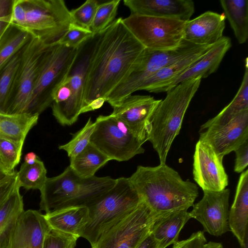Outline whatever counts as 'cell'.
<instances>
[{
  "label": "cell",
  "instance_id": "1",
  "mask_svg": "<svg viewBox=\"0 0 248 248\" xmlns=\"http://www.w3.org/2000/svg\"><path fill=\"white\" fill-rule=\"evenodd\" d=\"M122 19H115L99 33L87 75L82 109L97 99L104 98L106 102L145 48Z\"/></svg>",
  "mask_w": 248,
  "mask_h": 248
},
{
  "label": "cell",
  "instance_id": "2",
  "mask_svg": "<svg viewBox=\"0 0 248 248\" xmlns=\"http://www.w3.org/2000/svg\"><path fill=\"white\" fill-rule=\"evenodd\" d=\"M128 178L141 201L159 215L187 210L199 195L196 184L184 180L166 164L155 167L139 165Z\"/></svg>",
  "mask_w": 248,
  "mask_h": 248
},
{
  "label": "cell",
  "instance_id": "3",
  "mask_svg": "<svg viewBox=\"0 0 248 248\" xmlns=\"http://www.w3.org/2000/svg\"><path fill=\"white\" fill-rule=\"evenodd\" d=\"M201 78L183 82L166 92L149 122L148 140L157 153L160 164H166L169 151L179 134L184 116L197 92Z\"/></svg>",
  "mask_w": 248,
  "mask_h": 248
},
{
  "label": "cell",
  "instance_id": "4",
  "mask_svg": "<svg viewBox=\"0 0 248 248\" xmlns=\"http://www.w3.org/2000/svg\"><path fill=\"white\" fill-rule=\"evenodd\" d=\"M109 176L83 178L69 166L60 174L48 178L40 191V210L45 213L74 206H87L111 188Z\"/></svg>",
  "mask_w": 248,
  "mask_h": 248
},
{
  "label": "cell",
  "instance_id": "5",
  "mask_svg": "<svg viewBox=\"0 0 248 248\" xmlns=\"http://www.w3.org/2000/svg\"><path fill=\"white\" fill-rule=\"evenodd\" d=\"M141 202L128 178L116 179L111 188L87 206L90 220L81 237L93 246L104 232L134 210Z\"/></svg>",
  "mask_w": 248,
  "mask_h": 248
},
{
  "label": "cell",
  "instance_id": "6",
  "mask_svg": "<svg viewBox=\"0 0 248 248\" xmlns=\"http://www.w3.org/2000/svg\"><path fill=\"white\" fill-rule=\"evenodd\" d=\"M78 49L58 42L47 46L41 59L29 114L39 115L51 106L53 95L65 82Z\"/></svg>",
  "mask_w": 248,
  "mask_h": 248
},
{
  "label": "cell",
  "instance_id": "7",
  "mask_svg": "<svg viewBox=\"0 0 248 248\" xmlns=\"http://www.w3.org/2000/svg\"><path fill=\"white\" fill-rule=\"evenodd\" d=\"M209 46H199L183 39L177 47L166 50L144 48L129 74L108 95L107 102L112 107L132 93L139 91L141 85L162 68Z\"/></svg>",
  "mask_w": 248,
  "mask_h": 248
},
{
  "label": "cell",
  "instance_id": "8",
  "mask_svg": "<svg viewBox=\"0 0 248 248\" xmlns=\"http://www.w3.org/2000/svg\"><path fill=\"white\" fill-rule=\"evenodd\" d=\"M94 123L90 142L110 160L128 161L144 152V142L116 117L111 114L99 115Z\"/></svg>",
  "mask_w": 248,
  "mask_h": 248
},
{
  "label": "cell",
  "instance_id": "9",
  "mask_svg": "<svg viewBox=\"0 0 248 248\" xmlns=\"http://www.w3.org/2000/svg\"><path fill=\"white\" fill-rule=\"evenodd\" d=\"M25 30L46 45L58 42L68 30L70 11L62 0H22Z\"/></svg>",
  "mask_w": 248,
  "mask_h": 248
},
{
  "label": "cell",
  "instance_id": "10",
  "mask_svg": "<svg viewBox=\"0 0 248 248\" xmlns=\"http://www.w3.org/2000/svg\"><path fill=\"white\" fill-rule=\"evenodd\" d=\"M122 20L145 48L155 50L172 49L178 46L183 40L186 21L131 14Z\"/></svg>",
  "mask_w": 248,
  "mask_h": 248
},
{
  "label": "cell",
  "instance_id": "11",
  "mask_svg": "<svg viewBox=\"0 0 248 248\" xmlns=\"http://www.w3.org/2000/svg\"><path fill=\"white\" fill-rule=\"evenodd\" d=\"M47 45L32 36L22 48L6 113L29 114L41 59Z\"/></svg>",
  "mask_w": 248,
  "mask_h": 248
},
{
  "label": "cell",
  "instance_id": "12",
  "mask_svg": "<svg viewBox=\"0 0 248 248\" xmlns=\"http://www.w3.org/2000/svg\"><path fill=\"white\" fill-rule=\"evenodd\" d=\"M162 215L153 212L141 201L134 210L104 232L92 248H135Z\"/></svg>",
  "mask_w": 248,
  "mask_h": 248
},
{
  "label": "cell",
  "instance_id": "13",
  "mask_svg": "<svg viewBox=\"0 0 248 248\" xmlns=\"http://www.w3.org/2000/svg\"><path fill=\"white\" fill-rule=\"evenodd\" d=\"M99 35V33L93 35L78 47L77 56L66 78L71 96L62 108L52 109L53 115L62 126L72 125L81 114L87 75Z\"/></svg>",
  "mask_w": 248,
  "mask_h": 248
},
{
  "label": "cell",
  "instance_id": "14",
  "mask_svg": "<svg viewBox=\"0 0 248 248\" xmlns=\"http://www.w3.org/2000/svg\"><path fill=\"white\" fill-rule=\"evenodd\" d=\"M230 190L204 191L202 198L194 204L189 212L191 218L202 225L203 231L220 236L230 231L228 224Z\"/></svg>",
  "mask_w": 248,
  "mask_h": 248
},
{
  "label": "cell",
  "instance_id": "15",
  "mask_svg": "<svg viewBox=\"0 0 248 248\" xmlns=\"http://www.w3.org/2000/svg\"><path fill=\"white\" fill-rule=\"evenodd\" d=\"M223 158L206 143L199 140L196 143L193 175L203 191H219L228 185V176L223 165Z\"/></svg>",
  "mask_w": 248,
  "mask_h": 248
},
{
  "label": "cell",
  "instance_id": "16",
  "mask_svg": "<svg viewBox=\"0 0 248 248\" xmlns=\"http://www.w3.org/2000/svg\"><path fill=\"white\" fill-rule=\"evenodd\" d=\"M161 100L148 95L131 94L113 107L111 114L145 142L148 140L150 118Z\"/></svg>",
  "mask_w": 248,
  "mask_h": 248
},
{
  "label": "cell",
  "instance_id": "17",
  "mask_svg": "<svg viewBox=\"0 0 248 248\" xmlns=\"http://www.w3.org/2000/svg\"><path fill=\"white\" fill-rule=\"evenodd\" d=\"M248 139V110L228 124L200 132L199 140L209 144L220 156L234 151Z\"/></svg>",
  "mask_w": 248,
  "mask_h": 248
},
{
  "label": "cell",
  "instance_id": "18",
  "mask_svg": "<svg viewBox=\"0 0 248 248\" xmlns=\"http://www.w3.org/2000/svg\"><path fill=\"white\" fill-rule=\"evenodd\" d=\"M231 46V38L223 36L191 66L158 89L155 93L166 92L179 83L188 80L207 78L217 70Z\"/></svg>",
  "mask_w": 248,
  "mask_h": 248
},
{
  "label": "cell",
  "instance_id": "19",
  "mask_svg": "<svg viewBox=\"0 0 248 248\" xmlns=\"http://www.w3.org/2000/svg\"><path fill=\"white\" fill-rule=\"evenodd\" d=\"M49 229L44 214L35 210L24 211L17 221L7 248H43Z\"/></svg>",
  "mask_w": 248,
  "mask_h": 248
},
{
  "label": "cell",
  "instance_id": "20",
  "mask_svg": "<svg viewBox=\"0 0 248 248\" xmlns=\"http://www.w3.org/2000/svg\"><path fill=\"white\" fill-rule=\"evenodd\" d=\"M226 17L224 14L206 11L186 22L183 39L199 46H212L223 37Z\"/></svg>",
  "mask_w": 248,
  "mask_h": 248
},
{
  "label": "cell",
  "instance_id": "21",
  "mask_svg": "<svg viewBox=\"0 0 248 248\" xmlns=\"http://www.w3.org/2000/svg\"><path fill=\"white\" fill-rule=\"evenodd\" d=\"M131 14H138L184 21L189 20L195 12L191 0H124Z\"/></svg>",
  "mask_w": 248,
  "mask_h": 248
},
{
  "label": "cell",
  "instance_id": "22",
  "mask_svg": "<svg viewBox=\"0 0 248 248\" xmlns=\"http://www.w3.org/2000/svg\"><path fill=\"white\" fill-rule=\"evenodd\" d=\"M230 231L240 246L248 248V170L240 175L233 202L229 211Z\"/></svg>",
  "mask_w": 248,
  "mask_h": 248
},
{
  "label": "cell",
  "instance_id": "23",
  "mask_svg": "<svg viewBox=\"0 0 248 248\" xmlns=\"http://www.w3.org/2000/svg\"><path fill=\"white\" fill-rule=\"evenodd\" d=\"M44 216L50 228L78 237L90 220L86 206L64 207L45 213Z\"/></svg>",
  "mask_w": 248,
  "mask_h": 248
},
{
  "label": "cell",
  "instance_id": "24",
  "mask_svg": "<svg viewBox=\"0 0 248 248\" xmlns=\"http://www.w3.org/2000/svg\"><path fill=\"white\" fill-rule=\"evenodd\" d=\"M17 177L11 191L0 205V248H7L17 221L25 211Z\"/></svg>",
  "mask_w": 248,
  "mask_h": 248
},
{
  "label": "cell",
  "instance_id": "25",
  "mask_svg": "<svg viewBox=\"0 0 248 248\" xmlns=\"http://www.w3.org/2000/svg\"><path fill=\"white\" fill-rule=\"evenodd\" d=\"M190 218L186 210L170 212L158 217L151 230L157 248H166L177 241L181 230Z\"/></svg>",
  "mask_w": 248,
  "mask_h": 248
},
{
  "label": "cell",
  "instance_id": "26",
  "mask_svg": "<svg viewBox=\"0 0 248 248\" xmlns=\"http://www.w3.org/2000/svg\"><path fill=\"white\" fill-rule=\"evenodd\" d=\"M246 110H248V58L245 60L243 79L234 98L218 114L201 125L200 132L210 127L224 125Z\"/></svg>",
  "mask_w": 248,
  "mask_h": 248
},
{
  "label": "cell",
  "instance_id": "27",
  "mask_svg": "<svg viewBox=\"0 0 248 248\" xmlns=\"http://www.w3.org/2000/svg\"><path fill=\"white\" fill-rule=\"evenodd\" d=\"M212 46H207L160 70L146 80L140 86L139 91L144 90L155 93L158 89L191 66Z\"/></svg>",
  "mask_w": 248,
  "mask_h": 248
},
{
  "label": "cell",
  "instance_id": "28",
  "mask_svg": "<svg viewBox=\"0 0 248 248\" xmlns=\"http://www.w3.org/2000/svg\"><path fill=\"white\" fill-rule=\"evenodd\" d=\"M39 116L0 111V137L24 143L29 132L37 124Z\"/></svg>",
  "mask_w": 248,
  "mask_h": 248
},
{
  "label": "cell",
  "instance_id": "29",
  "mask_svg": "<svg viewBox=\"0 0 248 248\" xmlns=\"http://www.w3.org/2000/svg\"><path fill=\"white\" fill-rule=\"evenodd\" d=\"M220 5L239 44L248 38V0H221Z\"/></svg>",
  "mask_w": 248,
  "mask_h": 248
},
{
  "label": "cell",
  "instance_id": "30",
  "mask_svg": "<svg viewBox=\"0 0 248 248\" xmlns=\"http://www.w3.org/2000/svg\"><path fill=\"white\" fill-rule=\"evenodd\" d=\"M110 160L91 143L76 157L70 159L71 168L79 176L90 178Z\"/></svg>",
  "mask_w": 248,
  "mask_h": 248
},
{
  "label": "cell",
  "instance_id": "31",
  "mask_svg": "<svg viewBox=\"0 0 248 248\" xmlns=\"http://www.w3.org/2000/svg\"><path fill=\"white\" fill-rule=\"evenodd\" d=\"M32 35L26 30L11 24L0 39V70Z\"/></svg>",
  "mask_w": 248,
  "mask_h": 248
},
{
  "label": "cell",
  "instance_id": "32",
  "mask_svg": "<svg viewBox=\"0 0 248 248\" xmlns=\"http://www.w3.org/2000/svg\"><path fill=\"white\" fill-rule=\"evenodd\" d=\"M46 170L44 162L40 159L31 165L23 163L17 171L18 182L20 187L26 190H41L46 179Z\"/></svg>",
  "mask_w": 248,
  "mask_h": 248
},
{
  "label": "cell",
  "instance_id": "33",
  "mask_svg": "<svg viewBox=\"0 0 248 248\" xmlns=\"http://www.w3.org/2000/svg\"><path fill=\"white\" fill-rule=\"evenodd\" d=\"M21 49L0 70V111L1 112H6L20 59Z\"/></svg>",
  "mask_w": 248,
  "mask_h": 248
},
{
  "label": "cell",
  "instance_id": "34",
  "mask_svg": "<svg viewBox=\"0 0 248 248\" xmlns=\"http://www.w3.org/2000/svg\"><path fill=\"white\" fill-rule=\"evenodd\" d=\"M120 0H113L99 3L90 30L93 34L106 29L115 20Z\"/></svg>",
  "mask_w": 248,
  "mask_h": 248
},
{
  "label": "cell",
  "instance_id": "35",
  "mask_svg": "<svg viewBox=\"0 0 248 248\" xmlns=\"http://www.w3.org/2000/svg\"><path fill=\"white\" fill-rule=\"evenodd\" d=\"M94 127V123L90 117L85 125L74 135L73 138L66 144L60 145L59 149L65 151L70 159L76 157L89 143Z\"/></svg>",
  "mask_w": 248,
  "mask_h": 248
},
{
  "label": "cell",
  "instance_id": "36",
  "mask_svg": "<svg viewBox=\"0 0 248 248\" xmlns=\"http://www.w3.org/2000/svg\"><path fill=\"white\" fill-rule=\"evenodd\" d=\"M24 143L0 137V161L9 170L15 171L19 164Z\"/></svg>",
  "mask_w": 248,
  "mask_h": 248
},
{
  "label": "cell",
  "instance_id": "37",
  "mask_svg": "<svg viewBox=\"0 0 248 248\" xmlns=\"http://www.w3.org/2000/svg\"><path fill=\"white\" fill-rule=\"evenodd\" d=\"M99 2L87 0L81 6L70 11L71 24L90 30Z\"/></svg>",
  "mask_w": 248,
  "mask_h": 248
},
{
  "label": "cell",
  "instance_id": "38",
  "mask_svg": "<svg viewBox=\"0 0 248 248\" xmlns=\"http://www.w3.org/2000/svg\"><path fill=\"white\" fill-rule=\"evenodd\" d=\"M78 238L50 227L45 236L43 248H75Z\"/></svg>",
  "mask_w": 248,
  "mask_h": 248
},
{
  "label": "cell",
  "instance_id": "39",
  "mask_svg": "<svg viewBox=\"0 0 248 248\" xmlns=\"http://www.w3.org/2000/svg\"><path fill=\"white\" fill-rule=\"evenodd\" d=\"M93 35L91 31L71 24L68 30L58 42L67 46L77 48Z\"/></svg>",
  "mask_w": 248,
  "mask_h": 248
},
{
  "label": "cell",
  "instance_id": "40",
  "mask_svg": "<svg viewBox=\"0 0 248 248\" xmlns=\"http://www.w3.org/2000/svg\"><path fill=\"white\" fill-rule=\"evenodd\" d=\"M206 243L203 232L193 233L187 239L177 241L173 244V248H202Z\"/></svg>",
  "mask_w": 248,
  "mask_h": 248
},
{
  "label": "cell",
  "instance_id": "41",
  "mask_svg": "<svg viewBox=\"0 0 248 248\" xmlns=\"http://www.w3.org/2000/svg\"><path fill=\"white\" fill-rule=\"evenodd\" d=\"M234 152L236 155L234 171L241 173L248 165V139L235 149Z\"/></svg>",
  "mask_w": 248,
  "mask_h": 248
},
{
  "label": "cell",
  "instance_id": "42",
  "mask_svg": "<svg viewBox=\"0 0 248 248\" xmlns=\"http://www.w3.org/2000/svg\"><path fill=\"white\" fill-rule=\"evenodd\" d=\"M26 21V11L22 0H13L11 11L12 24L25 30Z\"/></svg>",
  "mask_w": 248,
  "mask_h": 248
},
{
  "label": "cell",
  "instance_id": "43",
  "mask_svg": "<svg viewBox=\"0 0 248 248\" xmlns=\"http://www.w3.org/2000/svg\"><path fill=\"white\" fill-rule=\"evenodd\" d=\"M17 171L0 182V205L8 196L16 180Z\"/></svg>",
  "mask_w": 248,
  "mask_h": 248
},
{
  "label": "cell",
  "instance_id": "44",
  "mask_svg": "<svg viewBox=\"0 0 248 248\" xmlns=\"http://www.w3.org/2000/svg\"><path fill=\"white\" fill-rule=\"evenodd\" d=\"M135 248H157V243L151 233V232Z\"/></svg>",
  "mask_w": 248,
  "mask_h": 248
},
{
  "label": "cell",
  "instance_id": "45",
  "mask_svg": "<svg viewBox=\"0 0 248 248\" xmlns=\"http://www.w3.org/2000/svg\"><path fill=\"white\" fill-rule=\"evenodd\" d=\"M106 102L104 98L97 99L93 101L90 104L82 109L80 113H83L87 112L93 111L95 109L100 108Z\"/></svg>",
  "mask_w": 248,
  "mask_h": 248
},
{
  "label": "cell",
  "instance_id": "46",
  "mask_svg": "<svg viewBox=\"0 0 248 248\" xmlns=\"http://www.w3.org/2000/svg\"><path fill=\"white\" fill-rule=\"evenodd\" d=\"M11 24V14L7 16H0V39Z\"/></svg>",
  "mask_w": 248,
  "mask_h": 248
},
{
  "label": "cell",
  "instance_id": "47",
  "mask_svg": "<svg viewBox=\"0 0 248 248\" xmlns=\"http://www.w3.org/2000/svg\"><path fill=\"white\" fill-rule=\"evenodd\" d=\"M16 171H11L7 170L0 161V182L13 175Z\"/></svg>",
  "mask_w": 248,
  "mask_h": 248
},
{
  "label": "cell",
  "instance_id": "48",
  "mask_svg": "<svg viewBox=\"0 0 248 248\" xmlns=\"http://www.w3.org/2000/svg\"><path fill=\"white\" fill-rule=\"evenodd\" d=\"M39 159V157L35 153L31 152L25 155L24 160L25 163L31 165L35 163Z\"/></svg>",
  "mask_w": 248,
  "mask_h": 248
},
{
  "label": "cell",
  "instance_id": "49",
  "mask_svg": "<svg viewBox=\"0 0 248 248\" xmlns=\"http://www.w3.org/2000/svg\"><path fill=\"white\" fill-rule=\"evenodd\" d=\"M202 248H223L221 243L210 241L203 245Z\"/></svg>",
  "mask_w": 248,
  "mask_h": 248
},
{
  "label": "cell",
  "instance_id": "50",
  "mask_svg": "<svg viewBox=\"0 0 248 248\" xmlns=\"http://www.w3.org/2000/svg\"><path fill=\"white\" fill-rule=\"evenodd\" d=\"M240 248H245V247H244L243 246H240Z\"/></svg>",
  "mask_w": 248,
  "mask_h": 248
}]
</instances>
